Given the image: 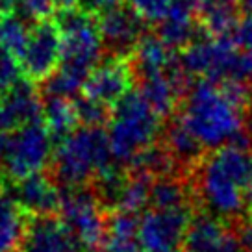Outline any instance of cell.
<instances>
[{
  "label": "cell",
  "mask_w": 252,
  "mask_h": 252,
  "mask_svg": "<svg viewBox=\"0 0 252 252\" xmlns=\"http://www.w3.org/2000/svg\"><path fill=\"white\" fill-rule=\"evenodd\" d=\"M184 249L186 252H241L243 245L237 234L230 232L217 217L200 215L191 220Z\"/></svg>",
  "instance_id": "13"
},
{
  "label": "cell",
  "mask_w": 252,
  "mask_h": 252,
  "mask_svg": "<svg viewBox=\"0 0 252 252\" xmlns=\"http://www.w3.org/2000/svg\"><path fill=\"white\" fill-rule=\"evenodd\" d=\"M30 37V28L21 15L11 11H0V47L21 58Z\"/></svg>",
  "instance_id": "24"
},
{
  "label": "cell",
  "mask_w": 252,
  "mask_h": 252,
  "mask_svg": "<svg viewBox=\"0 0 252 252\" xmlns=\"http://www.w3.org/2000/svg\"><path fill=\"white\" fill-rule=\"evenodd\" d=\"M19 62L32 80H47L58 69L62 62V32L54 21L35 23Z\"/></svg>",
  "instance_id": "9"
},
{
  "label": "cell",
  "mask_w": 252,
  "mask_h": 252,
  "mask_svg": "<svg viewBox=\"0 0 252 252\" xmlns=\"http://www.w3.org/2000/svg\"><path fill=\"white\" fill-rule=\"evenodd\" d=\"M130 6L150 23H161L171 9V0H128Z\"/></svg>",
  "instance_id": "28"
},
{
  "label": "cell",
  "mask_w": 252,
  "mask_h": 252,
  "mask_svg": "<svg viewBox=\"0 0 252 252\" xmlns=\"http://www.w3.org/2000/svg\"><path fill=\"white\" fill-rule=\"evenodd\" d=\"M134 71L141 78L150 74L165 72L176 65L173 47L167 45L159 35H143L134 47Z\"/></svg>",
  "instance_id": "16"
},
{
  "label": "cell",
  "mask_w": 252,
  "mask_h": 252,
  "mask_svg": "<svg viewBox=\"0 0 252 252\" xmlns=\"http://www.w3.org/2000/svg\"><path fill=\"white\" fill-rule=\"evenodd\" d=\"M241 6L237 0H197L198 24L212 37H224L239 24Z\"/></svg>",
  "instance_id": "18"
},
{
  "label": "cell",
  "mask_w": 252,
  "mask_h": 252,
  "mask_svg": "<svg viewBox=\"0 0 252 252\" xmlns=\"http://www.w3.org/2000/svg\"><path fill=\"white\" fill-rule=\"evenodd\" d=\"M113 158L110 137L100 126L76 128L60 139L52 156L54 180L69 189L82 188L113 167Z\"/></svg>",
  "instance_id": "2"
},
{
  "label": "cell",
  "mask_w": 252,
  "mask_h": 252,
  "mask_svg": "<svg viewBox=\"0 0 252 252\" xmlns=\"http://www.w3.org/2000/svg\"><path fill=\"white\" fill-rule=\"evenodd\" d=\"M165 147L169 149V152L173 154L176 161L188 163V165L195 163L198 158L202 156V150H204V145L198 141V137L191 130V126L188 125L184 113L174 117L173 123L167 128Z\"/></svg>",
  "instance_id": "19"
},
{
  "label": "cell",
  "mask_w": 252,
  "mask_h": 252,
  "mask_svg": "<svg viewBox=\"0 0 252 252\" xmlns=\"http://www.w3.org/2000/svg\"><path fill=\"white\" fill-rule=\"evenodd\" d=\"M193 220L191 206L176 210H156L150 208L139 219V236L147 252L173 251L188 234Z\"/></svg>",
  "instance_id": "8"
},
{
  "label": "cell",
  "mask_w": 252,
  "mask_h": 252,
  "mask_svg": "<svg viewBox=\"0 0 252 252\" xmlns=\"http://www.w3.org/2000/svg\"><path fill=\"white\" fill-rule=\"evenodd\" d=\"M237 237H239V241H241L245 251L252 252V219L245 220L243 224L239 226V230H237Z\"/></svg>",
  "instance_id": "30"
},
{
  "label": "cell",
  "mask_w": 252,
  "mask_h": 252,
  "mask_svg": "<svg viewBox=\"0 0 252 252\" xmlns=\"http://www.w3.org/2000/svg\"><path fill=\"white\" fill-rule=\"evenodd\" d=\"M54 2L60 6V8H65V6H74L76 0H54Z\"/></svg>",
  "instance_id": "36"
},
{
  "label": "cell",
  "mask_w": 252,
  "mask_h": 252,
  "mask_svg": "<svg viewBox=\"0 0 252 252\" xmlns=\"http://www.w3.org/2000/svg\"><path fill=\"white\" fill-rule=\"evenodd\" d=\"M134 74L132 60H126L123 54L108 58L89 72L84 84V94L106 106H115L128 91H132Z\"/></svg>",
  "instance_id": "10"
},
{
  "label": "cell",
  "mask_w": 252,
  "mask_h": 252,
  "mask_svg": "<svg viewBox=\"0 0 252 252\" xmlns=\"http://www.w3.org/2000/svg\"><path fill=\"white\" fill-rule=\"evenodd\" d=\"M234 39L237 41V45L252 52V11L239 21L234 30Z\"/></svg>",
  "instance_id": "29"
},
{
  "label": "cell",
  "mask_w": 252,
  "mask_h": 252,
  "mask_svg": "<svg viewBox=\"0 0 252 252\" xmlns=\"http://www.w3.org/2000/svg\"><path fill=\"white\" fill-rule=\"evenodd\" d=\"M156 252H178L176 249H173V251H156Z\"/></svg>",
  "instance_id": "37"
},
{
  "label": "cell",
  "mask_w": 252,
  "mask_h": 252,
  "mask_svg": "<svg viewBox=\"0 0 252 252\" xmlns=\"http://www.w3.org/2000/svg\"><path fill=\"white\" fill-rule=\"evenodd\" d=\"M139 236V217L137 213L117 212L108 219V230L102 243V252H143Z\"/></svg>",
  "instance_id": "17"
},
{
  "label": "cell",
  "mask_w": 252,
  "mask_h": 252,
  "mask_svg": "<svg viewBox=\"0 0 252 252\" xmlns=\"http://www.w3.org/2000/svg\"><path fill=\"white\" fill-rule=\"evenodd\" d=\"M19 252H82V245L62 219L54 215H35L26 224Z\"/></svg>",
  "instance_id": "11"
},
{
  "label": "cell",
  "mask_w": 252,
  "mask_h": 252,
  "mask_svg": "<svg viewBox=\"0 0 252 252\" xmlns=\"http://www.w3.org/2000/svg\"><path fill=\"white\" fill-rule=\"evenodd\" d=\"M149 206L156 210H176V208H188L191 204L186 186L178 178L165 174V176H158L152 182Z\"/></svg>",
  "instance_id": "22"
},
{
  "label": "cell",
  "mask_w": 252,
  "mask_h": 252,
  "mask_svg": "<svg viewBox=\"0 0 252 252\" xmlns=\"http://www.w3.org/2000/svg\"><path fill=\"white\" fill-rule=\"evenodd\" d=\"M54 0H19L15 9L24 21L41 23L50 17V13L54 11Z\"/></svg>",
  "instance_id": "27"
},
{
  "label": "cell",
  "mask_w": 252,
  "mask_h": 252,
  "mask_svg": "<svg viewBox=\"0 0 252 252\" xmlns=\"http://www.w3.org/2000/svg\"><path fill=\"white\" fill-rule=\"evenodd\" d=\"M11 128H15V126L11 123V119L8 117V113L4 110L2 102H0V147H2V143L6 141V137L11 132Z\"/></svg>",
  "instance_id": "32"
},
{
  "label": "cell",
  "mask_w": 252,
  "mask_h": 252,
  "mask_svg": "<svg viewBox=\"0 0 252 252\" xmlns=\"http://www.w3.org/2000/svg\"><path fill=\"white\" fill-rule=\"evenodd\" d=\"M54 137L43 121L17 126L0 147V167L13 180L39 173L52 158Z\"/></svg>",
  "instance_id": "6"
},
{
  "label": "cell",
  "mask_w": 252,
  "mask_h": 252,
  "mask_svg": "<svg viewBox=\"0 0 252 252\" xmlns=\"http://www.w3.org/2000/svg\"><path fill=\"white\" fill-rule=\"evenodd\" d=\"M154 178L149 174L141 173H132L126 178L125 186L121 189V195L117 198L115 210H123V212L130 213H139L149 206L150 198V188H152Z\"/></svg>",
  "instance_id": "23"
},
{
  "label": "cell",
  "mask_w": 252,
  "mask_h": 252,
  "mask_svg": "<svg viewBox=\"0 0 252 252\" xmlns=\"http://www.w3.org/2000/svg\"><path fill=\"white\" fill-rule=\"evenodd\" d=\"M21 62L19 58L0 47V93H6L9 87L21 80Z\"/></svg>",
  "instance_id": "26"
},
{
  "label": "cell",
  "mask_w": 252,
  "mask_h": 252,
  "mask_svg": "<svg viewBox=\"0 0 252 252\" xmlns=\"http://www.w3.org/2000/svg\"><path fill=\"white\" fill-rule=\"evenodd\" d=\"M252 176L249 149L226 145L202 161L197 173V188L206 208L219 217L234 219L247 206L245 189Z\"/></svg>",
  "instance_id": "1"
},
{
  "label": "cell",
  "mask_w": 252,
  "mask_h": 252,
  "mask_svg": "<svg viewBox=\"0 0 252 252\" xmlns=\"http://www.w3.org/2000/svg\"><path fill=\"white\" fill-rule=\"evenodd\" d=\"M63 195L60 193L58 182L48 178L45 174L35 173L17 180L15 202L23 212L35 215H54L62 208Z\"/></svg>",
  "instance_id": "14"
},
{
  "label": "cell",
  "mask_w": 252,
  "mask_h": 252,
  "mask_svg": "<svg viewBox=\"0 0 252 252\" xmlns=\"http://www.w3.org/2000/svg\"><path fill=\"white\" fill-rule=\"evenodd\" d=\"M23 208L0 193V252H15L24 234Z\"/></svg>",
  "instance_id": "21"
},
{
  "label": "cell",
  "mask_w": 252,
  "mask_h": 252,
  "mask_svg": "<svg viewBox=\"0 0 252 252\" xmlns=\"http://www.w3.org/2000/svg\"><path fill=\"white\" fill-rule=\"evenodd\" d=\"M180 63L191 76H204L213 84L252 82V52L230 35L195 39L182 52Z\"/></svg>",
  "instance_id": "4"
},
{
  "label": "cell",
  "mask_w": 252,
  "mask_h": 252,
  "mask_svg": "<svg viewBox=\"0 0 252 252\" xmlns=\"http://www.w3.org/2000/svg\"><path fill=\"white\" fill-rule=\"evenodd\" d=\"M96 23L104 43L117 54L130 52L143 37V17L134 8L121 6L119 2L100 11V19Z\"/></svg>",
  "instance_id": "12"
},
{
  "label": "cell",
  "mask_w": 252,
  "mask_h": 252,
  "mask_svg": "<svg viewBox=\"0 0 252 252\" xmlns=\"http://www.w3.org/2000/svg\"><path fill=\"white\" fill-rule=\"evenodd\" d=\"M74 108L78 121L84 126H102L104 123H110V106L98 102L94 98H89L86 94H82L80 98H74Z\"/></svg>",
  "instance_id": "25"
},
{
  "label": "cell",
  "mask_w": 252,
  "mask_h": 252,
  "mask_svg": "<svg viewBox=\"0 0 252 252\" xmlns=\"http://www.w3.org/2000/svg\"><path fill=\"white\" fill-rule=\"evenodd\" d=\"M159 119L141 91H128L113 106L110 115L108 137L115 159L130 161L137 152L156 141Z\"/></svg>",
  "instance_id": "5"
},
{
  "label": "cell",
  "mask_w": 252,
  "mask_h": 252,
  "mask_svg": "<svg viewBox=\"0 0 252 252\" xmlns=\"http://www.w3.org/2000/svg\"><path fill=\"white\" fill-rule=\"evenodd\" d=\"M239 2V6L243 9H247V11H252V0H237Z\"/></svg>",
  "instance_id": "35"
},
{
  "label": "cell",
  "mask_w": 252,
  "mask_h": 252,
  "mask_svg": "<svg viewBox=\"0 0 252 252\" xmlns=\"http://www.w3.org/2000/svg\"><path fill=\"white\" fill-rule=\"evenodd\" d=\"M119 0H80L82 8L87 9V11H104V9L111 8L113 4H117Z\"/></svg>",
  "instance_id": "31"
},
{
  "label": "cell",
  "mask_w": 252,
  "mask_h": 252,
  "mask_svg": "<svg viewBox=\"0 0 252 252\" xmlns=\"http://www.w3.org/2000/svg\"><path fill=\"white\" fill-rule=\"evenodd\" d=\"M19 0H0V11H13Z\"/></svg>",
  "instance_id": "33"
},
{
  "label": "cell",
  "mask_w": 252,
  "mask_h": 252,
  "mask_svg": "<svg viewBox=\"0 0 252 252\" xmlns=\"http://www.w3.org/2000/svg\"><path fill=\"white\" fill-rule=\"evenodd\" d=\"M43 121L47 125L48 132L54 139H63L78 126V115L74 102L67 96H54L47 94V100L43 104Z\"/></svg>",
  "instance_id": "20"
},
{
  "label": "cell",
  "mask_w": 252,
  "mask_h": 252,
  "mask_svg": "<svg viewBox=\"0 0 252 252\" xmlns=\"http://www.w3.org/2000/svg\"><path fill=\"white\" fill-rule=\"evenodd\" d=\"M2 106L11 119L13 126H21L33 121H43V102L37 89L28 80H19L4 93Z\"/></svg>",
  "instance_id": "15"
},
{
  "label": "cell",
  "mask_w": 252,
  "mask_h": 252,
  "mask_svg": "<svg viewBox=\"0 0 252 252\" xmlns=\"http://www.w3.org/2000/svg\"><path fill=\"white\" fill-rule=\"evenodd\" d=\"M245 198H247V206L252 210V176H251V182H249L247 189H245Z\"/></svg>",
  "instance_id": "34"
},
{
  "label": "cell",
  "mask_w": 252,
  "mask_h": 252,
  "mask_svg": "<svg viewBox=\"0 0 252 252\" xmlns=\"http://www.w3.org/2000/svg\"><path fill=\"white\" fill-rule=\"evenodd\" d=\"M241 111L219 84L206 80L189 91L184 117L206 149H220V145H230L243 132Z\"/></svg>",
  "instance_id": "3"
},
{
  "label": "cell",
  "mask_w": 252,
  "mask_h": 252,
  "mask_svg": "<svg viewBox=\"0 0 252 252\" xmlns=\"http://www.w3.org/2000/svg\"><path fill=\"white\" fill-rule=\"evenodd\" d=\"M60 213L65 226L78 239L84 251L102 249L108 219L104 217L102 200L98 195L82 188L72 189L69 195H63Z\"/></svg>",
  "instance_id": "7"
}]
</instances>
